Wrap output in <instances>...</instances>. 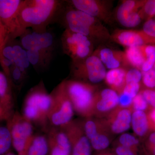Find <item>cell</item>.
Listing matches in <instances>:
<instances>
[{"mask_svg":"<svg viewBox=\"0 0 155 155\" xmlns=\"http://www.w3.org/2000/svg\"><path fill=\"white\" fill-rule=\"evenodd\" d=\"M62 2L57 0H25L18 16V37L28 28L43 32L61 12Z\"/></svg>","mask_w":155,"mask_h":155,"instance_id":"1","label":"cell"},{"mask_svg":"<svg viewBox=\"0 0 155 155\" xmlns=\"http://www.w3.org/2000/svg\"><path fill=\"white\" fill-rule=\"evenodd\" d=\"M51 99L42 80L28 91L23 102L22 113L31 123L47 131Z\"/></svg>","mask_w":155,"mask_h":155,"instance_id":"2","label":"cell"},{"mask_svg":"<svg viewBox=\"0 0 155 155\" xmlns=\"http://www.w3.org/2000/svg\"><path fill=\"white\" fill-rule=\"evenodd\" d=\"M63 18L66 28L87 37L94 43L110 40L111 34L103 22L82 11L69 9Z\"/></svg>","mask_w":155,"mask_h":155,"instance_id":"3","label":"cell"},{"mask_svg":"<svg viewBox=\"0 0 155 155\" xmlns=\"http://www.w3.org/2000/svg\"><path fill=\"white\" fill-rule=\"evenodd\" d=\"M65 84L74 112L83 118L93 117L94 99L97 86L72 79L65 80Z\"/></svg>","mask_w":155,"mask_h":155,"instance_id":"4","label":"cell"},{"mask_svg":"<svg viewBox=\"0 0 155 155\" xmlns=\"http://www.w3.org/2000/svg\"><path fill=\"white\" fill-rule=\"evenodd\" d=\"M51 102L49 112V124L61 127L72 120L74 110L66 88L65 80L58 84L50 93Z\"/></svg>","mask_w":155,"mask_h":155,"instance_id":"5","label":"cell"},{"mask_svg":"<svg viewBox=\"0 0 155 155\" xmlns=\"http://www.w3.org/2000/svg\"><path fill=\"white\" fill-rule=\"evenodd\" d=\"M7 121L12 146L18 155H25L27 147L34 135L33 124L17 111L14 112Z\"/></svg>","mask_w":155,"mask_h":155,"instance_id":"6","label":"cell"},{"mask_svg":"<svg viewBox=\"0 0 155 155\" xmlns=\"http://www.w3.org/2000/svg\"><path fill=\"white\" fill-rule=\"evenodd\" d=\"M107 70L99 58L94 55L81 61L72 62V79L95 84L104 80Z\"/></svg>","mask_w":155,"mask_h":155,"instance_id":"7","label":"cell"},{"mask_svg":"<svg viewBox=\"0 0 155 155\" xmlns=\"http://www.w3.org/2000/svg\"><path fill=\"white\" fill-rule=\"evenodd\" d=\"M62 49L72 62L83 60L94 51L93 42L87 37L66 28L61 38Z\"/></svg>","mask_w":155,"mask_h":155,"instance_id":"8","label":"cell"},{"mask_svg":"<svg viewBox=\"0 0 155 155\" xmlns=\"http://www.w3.org/2000/svg\"><path fill=\"white\" fill-rule=\"evenodd\" d=\"M61 127L69 139L71 155H91L92 148L84 130L81 120H72Z\"/></svg>","mask_w":155,"mask_h":155,"instance_id":"9","label":"cell"},{"mask_svg":"<svg viewBox=\"0 0 155 155\" xmlns=\"http://www.w3.org/2000/svg\"><path fill=\"white\" fill-rule=\"evenodd\" d=\"M74 9L82 11L107 24L113 22V2L108 0H72L68 1Z\"/></svg>","mask_w":155,"mask_h":155,"instance_id":"10","label":"cell"},{"mask_svg":"<svg viewBox=\"0 0 155 155\" xmlns=\"http://www.w3.org/2000/svg\"><path fill=\"white\" fill-rule=\"evenodd\" d=\"M25 0H0V19L10 36V41L18 37V16Z\"/></svg>","mask_w":155,"mask_h":155,"instance_id":"11","label":"cell"},{"mask_svg":"<svg viewBox=\"0 0 155 155\" xmlns=\"http://www.w3.org/2000/svg\"><path fill=\"white\" fill-rule=\"evenodd\" d=\"M110 41L126 48L145 45H155V38L143 30L117 29L111 34Z\"/></svg>","mask_w":155,"mask_h":155,"instance_id":"12","label":"cell"},{"mask_svg":"<svg viewBox=\"0 0 155 155\" xmlns=\"http://www.w3.org/2000/svg\"><path fill=\"white\" fill-rule=\"evenodd\" d=\"M147 0H126L122 2L116 10V17L120 25L134 28L139 25L142 19L140 11Z\"/></svg>","mask_w":155,"mask_h":155,"instance_id":"13","label":"cell"},{"mask_svg":"<svg viewBox=\"0 0 155 155\" xmlns=\"http://www.w3.org/2000/svg\"><path fill=\"white\" fill-rule=\"evenodd\" d=\"M119 96L117 92L110 88L97 91L93 102V117L99 119L106 117L119 105Z\"/></svg>","mask_w":155,"mask_h":155,"instance_id":"14","label":"cell"},{"mask_svg":"<svg viewBox=\"0 0 155 155\" xmlns=\"http://www.w3.org/2000/svg\"><path fill=\"white\" fill-rule=\"evenodd\" d=\"M132 113L130 108L118 106L102 119L112 134H119L130 128Z\"/></svg>","mask_w":155,"mask_h":155,"instance_id":"15","label":"cell"},{"mask_svg":"<svg viewBox=\"0 0 155 155\" xmlns=\"http://www.w3.org/2000/svg\"><path fill=\"white\" fill-rule=\"evenodd\" d=\"M99 58L106 68L110 69L131 67L126 58L125 51L102 47L95 50L92 54Z\"/></svg>","mask_w":155,"mask_h":155,"instance_id":"16","label":"cell"},{"mask_svg":"<svg viewBox=\"0 0 155 155\" xmlns=\"http://www.w3.org/2000/svg\"><path fill=\"white\" fill-rule=\"evenodd\" d=\"M46 136L50 155H71L70 143L61 127L51 126L47 131Z\"/></svg>","mask_w":155,"mask_h":155,"instance_id":"17","label":"cell"},{"mask_svg":"<svg viewBox=\"0 0 155 155\" xmlns=\"http://www.w3.org/2000/svg\"><path fill=\"white\" fill-rule=\"evenodd\" d=\"M112 135L103 119H99L97 130L89 139L92 149L98 152L107 150L112 141Z\"/></svg>","mask_w":155,"mask_h":155,"instance_id":"18","label":"cell"},{"mask_svg":"<svg viewBox=\"0 0 155 155\" xmlns=\"http://www.w3.org/2000/svg\"><path fill=\"white\" fill-rule=\"evenodd\" d=\"M11 80L0 72V104L9 116L14 113V101Z\"/></svg>","mask_w":155,"mask_h":155,"instance_id":"19","label":"cell"},{"mask_svg":"<svg viewBox=\"0 0 155 155\" xmlns=\"http://www.w3.org/2000/svg\"><path fill=\"white\" fill-rule=\"evenodd\" d=\"M127 69L124 68L110 69L106 73L104 80L110 88L117 93L122 92L126 85V72Z\"/></svg>","mask_w":155,"mask_h":155,"instance_id":"20","label":"cell"},{"mask_svg":"<svg viewBox=\"0 0 155 155\" xmlns=\"http://www.w3.org/2000/svg\"><path fill=\"white\" fill-rule=\"evenodd\" d=\"M131 126L137 137L145 140L150 132L146 112L138 111L132 112Z\"/></svg>","mask_w":155,"mask_h":155,"instance_id":"21","label":"cell"},{"mask_svg":"<svg viewBox=\"0 0 155 155\" xmlns=\"http://www.w3.org/2000/svg\"><path fill=\"white\" fill-rule=\"evenodd\" d=\"M49 153L46 135L34 134L27 147L25 155H48Z\"/></svg>","mask_w":155,"mask_h":155,"instance_id":"22","label":"cell"},{"mask_svg":"<svg viewBox=\"0 0 155 155\" xmlns=\"http://www.w3.org/2000/svg\"><path fill=\"white\" fill-rule=\"evenodd\" d=\"M26 51L29 63L38 71L47 69L52 60L53 55L42 51L30 50Z\"/></svg>","mask_w":155,"mask_h":155,"instance_id":"23","label":"cell"},{"mask_svg":"<svg viewBox=\"0 0 155 155\" xmlns=\"http://www.w3.org/2000/svg\"><path fill=\"white\" fill-rule=\"evenodd\" d=\"M125 52L131 68L141 71L142 67L146 60L144 45L126 48Z\"/></svg>","mask_w":155,"mask_h":155,"instance_id":"24","label":"cell"},{"mask_svg":"<svg viewBox=\"0 0 155 155\" xmlns=\"http://www.w3.org/2000/svg\"><path fill=\"white\" fill-rule=\"evenodd\" d=\"M13 49V64L19 67L22 72L27 75V69L30 63L27 56V51L21 45H12Z\"/></svg>","mask_w":155,"mask_h":155,"instance_id":"25","label":"cell"},{"mask_svg":"<svg viewBox=\"0 0 155 155\" xmlns=\"http://www.w3.org/2000/svg\"><path fill=\"white\" fill-rule=\"evenodd\" d=\"M32 32L37 40L42 51L53 55L55 50V42L51 34L47 31L43 32L35 31Z\"/></svg>","mask_w":155,"mask_h":155,"instance_id":"26","label":"cell"},{"mask_svg":"<svg viewBox=\"0 0 155 155\" xmlns=\"http://www.w3.org/2000/svg\"><path fill=\"white\" fill-rule=\"evenodd\" d=\"M12 146L11 134L7 125H0V155L9 153Z\"/></svg>","mask_w":155,"mask_h":155,"instance_id":"27","label":"cell"},{"mask_svg":"<svg viewBox=\"0 0 155 155\" xmlns=\"http://www.w3.org/2000/svg\"><path fill=\"white\" fill-rule=\"evenodd\" d=\"M116 144L129 148L139 153L140 141L137 137L130 134H122Z\"/></svg>","mask_w":155,"mask_h":155,"instance_id":"28","label":"cell"},{"mask_svg":"<svg viewBox=\"0 0 155 155\" xmlns=\"http://www.w3.org/2000/svg\"><path fill=\"white\" fill-rule=\"evenodd\" d=\"M27 76L15 64H12L10 67V80L13 86L14 85V86L17 87V88L19 90H20L22 88Z\"/></svg>","mask_w":155,"mask_h":155,"instance_id":"29","label":"cell"},{"mask_svg":"<svg viewBox=\"0 0 155 155\" xmlns=\"http://www.w3.org/2000/svg\"><path fill=\"white\" fill-rule=\"evenodd\" d=\"M10 41L8 33L0 19V65L3 69V72H5V58L3 56V51Z\"/></svg>","mask_w":155,"mask_h":155,"instance_id":"30","label":"cell"},{"mask_svg":"<svg viewBox=\"0 0 155 155\" xmlns=\"http://www.w3.org/2000/svg\"><path fill=\"white\" fill-rule=\"evenodd\" d=\"M145 62L142 67L141 72H146L153 68L155 64V45H145Z\"/></svg>","mask_w":155,"mask_h":155,"instance_id":"31","label":"cell"},{"mask_svg":"<svg viewBox=\"0 0 155 155\" xmlns=\"http://www.w3.org/2000/svg\"><path fill=\"white\" fill-rule=\"evenodd\" d=\"M142 20L145 21L155 17V0H147L139 11Z\"/></svg>","mask_w":155,"mask_h":155,"instance_id":"32","label":"cell"},{"mask_svg":"<svg viewBox=\"0 0 155 155\" xmlns=\"http://www.w3.org/2000/svg\"><path fill=\"white\" fill-rule=\"evenodd\" d=\"M130 109L132 112L135 111L147 112L150 108L140 92L134 98Z\"/></svg>","mask_w":155,"mask_h":155,"instance_id":"33","label":"cell"},{"mask_svg":"<svg viewBox=\"0 0 155 155\" xmlns=\"http://www.w3.org/2000/svg\"><path fill=\"white\" fill-rule=\"evenodd\" d=\"M143 83L146 89L155 90V70L153 68L146 72H143Z\"/></svg>","mask_w":155,"mask_h":155,"instance_id":"34","label":"cell"},{"mask_svg":"<svg viewBox=\"0 0 155 155\" xmlns=\"http://www.w3.org/2000/svg\"><path fill=\"white\" fill-rule=\"evenodd\" d=\"M142 78V73L140 70L136 68H131L127 69L126 72V84L132 83H140Z\"/></svg>","mask_w":155,"mask_h":155,"instance_id":"35","label":"cell"},{"mask_svg":"<svg viewBox=\"0 0 155 155\" xmlns=\"http://www.w3.org/2000/svg\"><path fill=\"white\" fill-rule=\"evenodd\" d=\"M140 83L132 82L126 84L122 93L129 95L134 98L140 91Z\"/></svg>","mask_w":155,"mask_h":155,"instance_id":"36","label":"cell"},{"mask_svg":"<svg viewBox=\"0 0 155 155\" xmlns=\"http://www.w3.org/2000/svg\"><path fill=\"white\" fill-rule=\"evenodd\" d=\"M147 103L150 108H155V90L144 89L140 91Z\"/></svg>","mask_w":155,"mask_h":155,"instance_id":"37","label":"cell"},{"mask_svg":"<svg viewBox=\"0 0 155 155\" xmlns=\"http://www.w3.org/2000/svg\"><path fill=\"white\" fill-rule=\"evenodd\" d=\"M113 152L116 155H139V153L134 150L117 144L114 147Z\"/></svg>","mask_w":155,"mask_h":155,"instance_id":"38","label":"cell"},{"mask_svg":"<svg viewBox=\"0 0 155 155\" xmlns=\"http://www.w3.org/2000/svg\"><path fill=\"white\" fill-rule=\"evenodd\" d=\"M142 30L149 36L155 38V17L145 21Z\"/></svg>","mask_w":155,"mask_h":155,"instance_id":"39","label":"cell"},{"mask_svg":"<svg viewBox=\"0 0 155 155\" xmlns=\"http://www.w3.org/2000/svg\"><path fill=\"white\" fill-rule=\"evenodd\" d=\"M119 101L118 106L122 108H130L133 99L129 95L122 93L119 95Z\"/></svg>","mask_w":155,"mask_h":155,"instance_id":"40","label":"cell"},{"mask_svg":"<svg viewBox=\"0 0 155 155\" xmlns=\"http://www.w3.org/2000/svg\"><path fill=\"white\" fill-rule=\"evenodd\" d=\"M150 132L155 131V108H150L146 112Z\"/></svg>","mask_w":155,"mask_h":155,"instance_id":"41","label":"cell"},{"mask_svg":"<svg viewBox=\"0 0 155 155\" xmlns=\"http://www.w3.org/2000/svg\"><path fill=\"white\" fill-rule=\"evenodd\" d=\"M155 146V131L150 132L145 139L143 150L144 151Z\"/></svg>","mask_w":155,"mask_h":155,"instance_id":"42","label":"cell"},{"mask_svg":"<svg viewBox=\"0 0 155 155\" xmlns=\"http://www.w3.org/2000/svg\"><path fill=\"white\" fill-rule=\"evenodd\" d=\"M10 116L3 109L2 107L0 104V121L4 120H8Z\"/></svg>","mask_w":155,"mask_h":155,"instance_id":"43","label":"cell"},{"mask_svg":"<svg viewBox=\"0 0 155 155\" xmlns=\"http://www.w3.org/2000/svg\"><path fill=\"white\" fill-rule=\"evenodd\" d=\"M94 155H116L113 151H110L106 150L103 151L99 152Z\"/></svg>","mask_w":155,"mask_h":155,"instance_id":"44","label":"cell"},{"mask_svg":"<svg viewBox=\"0 0 155 155\" xmlns=\"http://www.w3.org/2000/svg\"><path fill=\"white\" fill-rule=\"evenodd\" d=\"M144 152L147 155H155V146L145 151Z\"/></svg>","mask_w":155,"mask_h":155,"instance_id":"45","label":"cell"},{"mask_svg":"<svg viewBox=\"0 0 155 155\" xmlns=\"http://www.w3.org/2000/svg\"><path fill=\"white\" fill-rule=\"evenodd\" d=\"M5 155H15L14 154H13V153H8V154H6Z\"/></svg>","mask_w":155,"mask_h":155,"instance_id":"46","label":"cell"},{"mask_svg":"<svg viewBox=\"0 0 155 155\" xmlns=\"http://www.w3.org/2000/svg\"><path fill=\"white\" fill-rule=\"evenodd\" d=\"M153 68H154V69L155 70V64H154V65Z\"/></svg>","mask_w":155,"mask_h":155,"instance_id":"47","label":"cell"}]
</instances>
